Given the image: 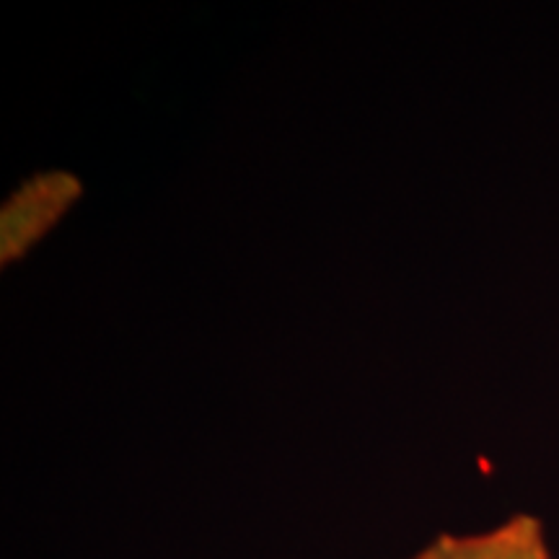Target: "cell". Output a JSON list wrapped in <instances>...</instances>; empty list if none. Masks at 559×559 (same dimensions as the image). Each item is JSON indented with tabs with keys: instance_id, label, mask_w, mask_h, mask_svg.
Returning <instances> with one entry per match:
<instances>
[{
	"instance_id": "6da1fadb",
	"label": "cell",
	"mask_w": 559,
	"mask_h": 559,
	"mask_svg": "<svg viewBox=\"0 0 559 559\" xmlns=\"http://www.w3.org/2000/svg\"><path fill=\"white\" fill-rule=\"evenodd\" d=\"M81 198L83 181L70 171H41L21 181L0 207V264L24 260Z\"/></svg>"
},
{
	"instance_id": "7a4b0ae2",
	"label": "cell",
	"mask_w": 559,
	"mask_h": 559,
	"mask_svg": "<svg viewBox=\"0 0 559 559\" xmlns=\"http://www.w3.org/2000/svg\"><path fill=\"white\" fill-rule=\"evenodd\" d=\"M412 559H551L536 515L519 513L479 534H440Z\"/></svg>"
}]
</instances>
